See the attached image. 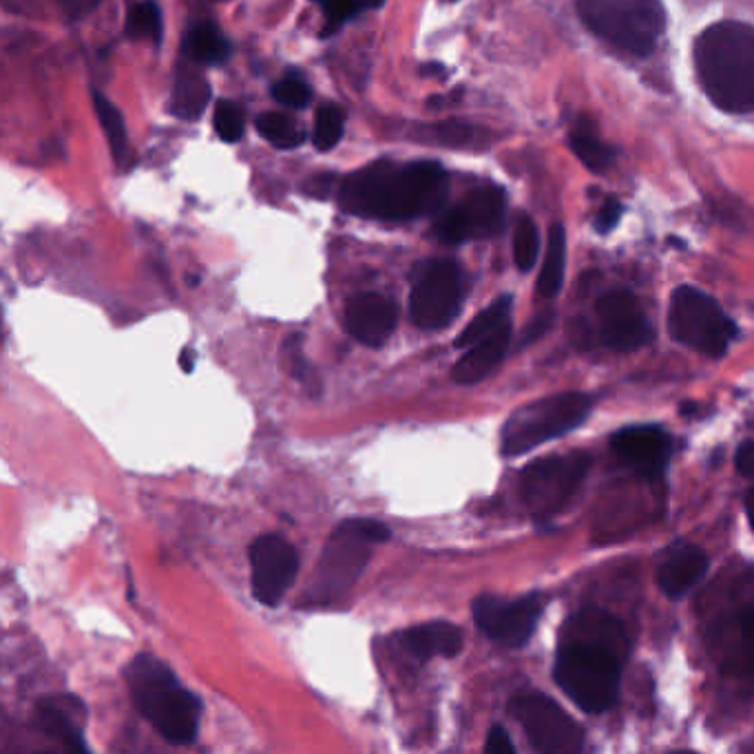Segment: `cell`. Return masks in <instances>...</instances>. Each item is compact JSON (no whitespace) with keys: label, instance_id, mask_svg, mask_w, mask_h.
<instances>
[{"label":"cell","instance_id":"cell-27","mask_svg":"<svg viewBox=\"0 0 754 754\" xmlns=\"http://www.w3.org/2000/svg\"><path fill=\"white\" fill-rule=\"evenodd\" d=\"M93 106H95L97 120H100L102 131H104V135L109 140V146H111V153H113L115 162L120 166L126 164V157H128V135H126V126H124L122 113L100 91H93Z\"/></svg>","mask_w":754,"mask_h":754},{"label":"cell","instance_id":"cell-14","mask_svg":"<svg viewBox=\"0 0 754 754\" xmlns=\"http://www.w3.org/2000/svg\"><path fill=\"white\" fill-rule=\"evenodd\" d=\"M252 593L266 607H277L299 574V554L281 536L268 534L250 547Z\"/></svg>","mask_w":754,"mask_h":754},{"label":"cell","instance_id":"cell-11","mask_svg":"<svg viewBox=\"0 0 754 754\" xmlns=\"http://www.w3.org/2000/svg\"><path fill=\"white\" fill-rule=\"evenodd\" d=\"M509 713L540 753H578L585 744L582 729L547 695H516L509 704Z\"/></svg>","mask_w":754,"mask_h":754},{"label":"cell","instance_id":"cell-24","mask_svg":"<svg viewBox=\"0 0 754 754\" xmlns=\"http://www.w3.org/2000/svg\"><path fill=\"white\" fill-rule=\"evenodd\" d=\"M184 53L197 64H219L228 58L230 47L215 24L202 22L186 33Z\"/></svg>","mask_w":754,"mask_h":754},{"label":"cell","instance_id":"cell-45","mask_svg":"<svg viewBox=\"0 0 754 754\" xmlns=\"http://www.w3.org/2000/svg\"><path fill=\"white\" fill-rule=\"evenodd\" d=\"M423 73H427V75L445 73V66H441V64H425V66H423Z\"/></svg>","mask_w":754,"mask_h":754},{"label":"cell","instance_id":"cell-25","mask_svg":"<svg viewBox=\"0 0 754 754\" xmlns=\"http://www.w3.org/2000/svg\"><path fill=\"white\" fill-rule=\"evenodd\" d=\"M565 266H567V237L560 224H554L549 230V246L543 261V270L538 277V292L547 299L556 297L565 281Z\"/></svg>","mask_w":754,"mask_h":754},{"label":"cell","instance_id":"cell-17","mask_svg":"<svg viewBox=\"0 0 754 754\" xmlns=\"http://www.w3.org/2000/svg\"><path fill=\"white\" fill-rule=\"evenodd\" d=\"M396 321V303L376 292H361L345 306L348 332L370 348H381L392 337Z\"/></svg>","mask_w":754,"mask_h":754},{"label":"cell","instance_id":"cell-36","mask_svg":"<svg viewBox=\"0 0 754 754\" xmlns=\"http://www.w3.org/2000/svg\"><path fill=\"white\" fill-rule=\"evenodd\" d=\"M436 133V140L445 146H472L476 140H478V131L472 126V124H465V122H458V120H450V122H443L434 128Z\"/></svg>","mask_w":754,"mask_h":754},{"label":"cell","instance_id":"cell-8","mask_svg":"<svg viewBox=\"0 0 754 754\" xmlns=\"http://www.w3.org/2000/svg\"><path fill=\"white\" fill-rule=\"evenodd\" d=\"M669 330L686 348L720 359L737 337V326L722 306L693 286H680L671 297Z\"/></svg>","mask_w":754,"mask_h":754},{"label":"cell","instance_id":"cell-22","mask_svg":"<svg viewBox=\"0 0 754 754\" xmlns=\"http://www.w3.org/2000/svg\"><path fill=\"white\" fill-rule=\"evenodd\" d=\"M208 102H210L208 80L195 66L179 64L171 95V111L186 122H195L204 115Z\"/></svg>","mask_w":754,"mask_h":754},{"label":"cell","instance_id":"cell-1","mask_svg":"<svg viewBox=\"0 0 754 754\" xmlns=\"http://www.w3.org/2000/svg\"><path fill=\"white\" fill-rule=\"evenodd\" d=\"M627 653L629 640L622 622L611 613L585 609L565 629L556 682L585 713H605L618 702Z\"/></svg>","mask_w":754,"mask_h":754},{"label":"cell","instance_id":"cell-29","mask_svg":"<svg viewBox=\"0 0 754 754\" xmlns=\"http://www.w3.org/2000/svg\"><path fill=\"white\" fill-rule=\"evenodd\" d=\"M257 131L277 148H295L303 142L306 133L297 122L283 113H264L257 117Z\"/></svg>","mask_w":754,"mask_h":754},{"label":"cell","instance_id":"cell-41","mask_svg":"<svg viewBox=\"0 0 754 754\" xmlns=\"http://www.w3.org/2000/svg\"><path fill=\"white\" fill-rule=\"evenodd\" d=\"M737 469L742 476L754 478V443L748 441L737 450Z\"/></svg>","mask_w":754,"mask_h":754},{"label":"cell","instance_id":"cell-46","mask_svg":"<svg viewBox=\"0 0 754 754\" xmlns=\"http://www.w3.org/2000/svg\"><path fill=\"white\" fill-rule=\"evenodd\" d=\"M317 2H326V0H317Z\"/></svg>","mask_w":754,"mask_h":754},{"label":"cell","instance_id":"cell-23","mask_svg":"<svg viewBox=\"0 0 754 754\" xmlns=\"http://www.w3.org/2000/svg\"><path fill=\"white\" fill-rule=\"evenodd\" d=\"M724 664L735 675L754 680V611H746L735 620L733 638L724 653Z\"/></svg>","mask_w":754,"mask_h":754},{"label":"cell","instance_id":"cell-26","mask_svg":"<svg viewBox=\"0 0 754 754\" xmlns=\"http://www.w3.org/2000/svg\"><path fill=\"white\" fill-rule=\"evenodd\" d=\"M574 153L596 173L607 171L613 164V151L598 137L589 120H580L571 131Z\"/></svg>","mask_w":754,"mask_h":754},{"label":"cell","instance_id":"cell-4","mask_svg":"<svg viewBox=\"0 0 754 754\" xmlns=\"http://www.w3.org/2000/svg\"><path fill=\"white\" fill-rule=\"evenodd\" d=\"M135 709L175 746H188L199 733V700L186 691L173 671L153 655H137L126 669Z\"/></svg>","mask_w":754,"mask_h":754},{"label":"cell","instance_id":"cell-30","mask_svg":"<svg viewBox=\"0 0 754 754\" xmlns=\"http://www.w3.org/2000/svg\"><path fill=\"white\" fill-rule=\"evenodd\" d=\"M343 128H345V111L337 104H323L314 115L312 142L317 151H332L341 142Z\"/></svg>","mask_w":754,"mask_h":754},{"label":"cell","instance_id":"cell-28","mask_svg":"<svg viewBox=\"0 0 754 754\" xmlns=\"http://www.w3.org/2000/svg\"><path fill=\"white\" fill-rule=\"evenodd\" d=\"M512 312V297H500L492 306H487L478 317L469 321V326L458 334L456 348H472L487 334H492L496 328H500L505 321H509Z\"/></svg>","mask_w":754,"mask_h":754},{"label":"cell","instance_id":"cell-32","mask_svg":"<svg viewBox=\"0 0 754 754\" xmlns=\"http://www.w3.org/2000/svg\"><path fill=\"white\" fill-rule=\"evenodd\" d=\"M126 33L131 38H151L153 42H159L162 38V16L153 0L140 2L128 11L126 20Z\"/></svg>","mask_w":754,"mask_h":754},{"label":"cell","instance_id":"cell-19","mask_svg":"<svg viewBox=\"0 0 754 754\" xmlns=\"http://www.w3.org/2000/svg\"><path fill=\"white\" fill-rule=\"evenodd\" d=\"M709 571V556L698 547H682L660 567V589L671 598L680 600L695 589Z\"/></svg>","mask_w":754,"mask_h":754},{"label":"cell","instance_id":"cell-42","mask_svg":"<svg viewBox=\"0 0 754 754\" xmlns=\"http://www.w3.org/2000/svg\"><path fill=\"white\" fill-rule=\"evenodd\" d=\"M179 365L184 368V372H193L195 365V352L190 348H184L179 354Z\"/></svg>","mask_w":754,"mask_h":754},{"label":"cell","instance_id":"cell-15","mask_svg":"<svg viewBox=\"0 0 754 754\" xmlns=\"http://www.w3.org/2000/svg\"><path fill=\"white\" fill-rule=\"evenodd\" d=\"M600 339L609 350L633 352L651 339V326L640 299L629 290H613L598 299Z\"/></svg>","mask_w":754,"mask_h":754},{"label":"cell","instance_id":"cell-39","mask_svg":"<svg viewBox=\"0 0 754 754\" xmlns=\"http://www.w3.org/2000/svg\"><path fill=\"white\" fill-rule=\"evenodd\" d=\"M485 751H487V753L505 754L514 753L516 748H514V744H512L507 731H505L503 726H494V729L489 731V735H487Z\"/></svg>","mask_w":754,"mask_h":754},{"label":"cell","instance_id":"cell-3","mask_svg":"<svg viewBox=\"0 0 754 754\" xmlns=\"http://www.w3.org/2000/svg\"><path fill=\"white\" fill-rule=\"evenodd\" d=\"M695 66L709 97L729 113L754 111V27L711 24L695 42Z\"/></svg>","mask_w":754,"mask_h":754},{"label":"cell","instance_id":"cell-31","mask_svg":"<svg viewBox=\"0 0 754 754\" xmlns=\"http://www.w3.org/2000/svg\"><path fill=\"white\" fill-rule=\"evenodd\" d=\"M540 252V237L534 219L529 215H520L514 230V259L518 270L527 272L536 266Z\"/></svg>","mask_w":754,"mask_h":754},{"label":"cell","instance_id":"cell-6","mask_svg":"<svg viewBox=\"0 0 754 754\" xmlns=\"http://www.w3.org/2000/svg\"><path fill=\"white\" fill-rule=\"evenodd\" d=\"M585 24L613 47L649 55L667 27L662 0H578Z\"/></svg>","mask_w":754,"mask_h":754},{"label":"cell","instance_id":"cell-37","mask_svg":"<svg viewBox=\"0 0 754 754\" xmlns=\"http://www.w3.org/2000/svg\"><path fill=\"white\" fill-rule=\"evenodd\" d=\"M361 4L359 0H326L323 2V16H326V24L321 29V35L328 38L332 35L350 16L359 13Z\"/></svg>","mask_w":754,"mask_h":754},{"label":"cell","instance_id":"cell-34","mask_svg":"<svg viewBox=\"0 0 754 754\" xmlns=\"http://www.w3.org/2000/svg\"><path fill=\"white\" fill-rule=\"evenodd\" d=\"M272 95L279 104L292 106V109H303L312 100V89L299 80V78H286L272 86Z\"/></svg>","mask_w":754,"mask_h":754},{"label":"cell","instance_id":"cell-35","mask_svg":"<svg viewBox=\"0 0 754 754\" xmlns=\"http://www.w3.org/2000/svg\"><path fill=\"white\" fill-rule=\"evenodd\" d=\"M281 354L286 359V365H288L290 374L297 381H301L306 385H314L312 374H310V365H308L303 348H301V337L299 334H292L290 339H286V343L281 345Z\"/></svg>","mask_w":754,"mask_h":754},{"label":"cell","instance_id":"cell-40","mask_svg":"<svg viewBox=\"0 0 754 754\" xmlns=\"http://www.w3.org/2000/svg\"><path fill=\"white\" fill-rule=\"evenodd\" d=\"M100 0H60L69 20H80L97 7Z\"/></svg>","mask_w":754,"mask_h":754},{"label":"cell","instance_id":"cell-33","mask_svg":"<svg viewBox=\"0 0 754 754\" xmlns=\"http://www.w3.org/2000/svg\"><path fill=\"white\" fill-rule=\"evenodd\" d=\"M244 113L230 100H219L215 104V131L224 142H239L244 135Z\"/></svg>","mask_w":754,"mask_h":754},{"label":"cell","instance_id":"cell-2","mask_svg":"<svg viewBox=\"0 0 754 754\" xmlns=\"http://www.w3.org/2000/svg\"><path fill=\"white\" fill-rule=\"evenodd\" d=\"M447 197V177L436 162H374L345 177L343 210L372 219H416L436 213Z\"/></svg>","mask_w":754,"mask_h":754},{"label":"cell","instance_id":"cell-38","mask_svg":"<svg viewBox=\"0 0 754 754\" xmlns=\"http://www.w3.org/2000/svg\"><path fill=\"white\" fill-rule=\"evenodd\" d=\"M622 213H624V208H622V204L616 199V197H609L607 202H605V206L600 208V213H598V217H596V228H598V233H611L616 226H618V221L622 219Z\"/></svg>","mask_w":754,"mask_h":754},{"label":"cell","instance_id":"cell-21","mask_svg":"<svg viewBox=\"0 0 754 754\" xmlns=\"http://www.w3.org/2000/svg\"><path fill=\"white\" fill-rule=\"evenodd\" d=\"M403 644L419 660L456 658L463 651L465 636L452 622H427L405 631Z\"/></svg>","mask_w":754,"mask_h":754},{"label":"cell","instance_id":"cell-43","mask_svg":"<svg viewBox=\"0 0 754 754\" xmlns=\"http://www.w3.org/2000/svg\"><path fill=\"white\" fill-rule=\"evenodd\" d=\"M746 512H748V520H751V527L754 529V489L751 492V496L746 498Z\"/></svg>","mask_w":754,"mask_h":754},{"label":"cell","instance_id":"cell-13","mask_svg":"<svg viewBox=\"0 0 754 754\" xmlns=\"http://www.w3.org/2000/svg\"><path fill=\"white\" fill-rule=\"evenodd\" d=\"M543 618V602L538 596L518 600H503L496 596H481L474 600L476 627L496 644L507 649L525 647Z\"/></svg>","mask_w":754,"mask_h":754},{"label":"cell","instance_id":"cell-12","mask_svg":"<svg viewBox=\"0 0 754 754\" xmlns=\"http://www.w3.org/2000/svg\"><path fill=\"white\" fill-rule=\"evenodd\" d=\"M505 206V193L498 186H478L438 219L436 235L445 244L494 237L503 230Z\"/></svg>","mask_w":754,"mask_h":754},{"label":"cell","instance_id":"cell-10","mask_svg":"<svg viewBox=\"0 0 754 754\" xmlns=\"http://www.w3.org/2000/svg\"><path fill=\"white\" fill-rule=\"evenodd\" d=\"M463 303V272L452 259L425 261L412 286V321L427 332L450 326Z\"/></svg>","mask_w":754,"mask_h":754},{"label":"cell","instance_id":"cell-47","mask_svg":"<svg viewBox=\"0 0 754 754\" xmlns=\"http://www.w3.org/2000/svg\"><path fill=\"white\" fill-rule=\"evenodd\" d=\"M447 2H452V0H447Z\"/></svg>","mask_w":754,"mask_h":754},{"label":"cell","instance_id":"cell-5","mask_svg":"<svg viewBox=\"0 0 754 754\" xmlns=\"http://www.w3.org/2000/svg\"><path fill=\"white\" fill-rule=\"evenodd\" d=\"M388 538L390 529L376 520L359 518L339 525L319 558L308 598L317 605H323L343 596L365 569L372 545L385 543Z\"/></svg>","mask_w":754,"mask_h":754},{"label":"cell","instance_id":"cell-18","mask_svg":"<svg viewBox=\"0 0 754 754\" xmlns=\"http://www.w3.org/2000/svg\"><path fill=\"white\" fill-rule=\"evenodd\" d=\"M509 339H512V323L505 321L492 334L474 343L467 350V354L454 365V372H452L454 381L461 385H474L483 381L487 374H492L496 365L503 361V357L507 354Z\"/></svg>","mask_w":754,"mask_h":754},{"label":"cell","instance_id":"cell-7","mask_svg":"<svg viewBox=\"0 0 754 754\" xmlns=\"http://www.w3.org/2000/svg\"><path fill=\"white\" fill-rule=\"evenodd\" d=\"M591 407L593 401L589 394L565 392L516 410L503 427V454L520 456L576 430Z\"/></svg>","mask_w":754,"mask_h":754},{"label":"cell","instance_id":"cell-16","mask_svg":"<svg viewBox=\"0 0 754 754\" xmlns=\"http://www.w3.org/2000/svg\"><path fill=\"white\" fill-rule=\"evenodd\" d=\"M611 447L618 458L649 478L664 474L671 458V436L658 425L624 427L611 438Z\"/></svg>","mask_w":754,"mask_h":754},{"label":"cell","instance_id":"cell-9","mask_svg":"<svg viewBox=\"0 0 754 754\" xmlns=\"http://www.w3.org/2000/svg\"><path fill=\"white\" fill-rule=\"evenodd\" d=\"M589 456L565 454L531 463L523 474V498L536 520L558 516L580 489L587 472Z\"/></svg>","mask_w":754,"mask_h":754},{"label":"cell","instance_id":"cell-20","mask_svg":"<svg viewBox=\"0 0 754 754\" xmlns=\"http://www.w3.org/2000/svg\"><path fill=\"white\" fill-rule=\"evenodd\" d=\"M80 702L73 698H53L44 700L38 706V726L40 731L60 742L66 751H86V744L82 740V715H75L73 709H78Z\"/></svg>","mask_w":754,"mask_h":754},{"label":"cell","instance_id":"cell-44","mask_svg":"<svg viewBox=\"0 0 754 754\" xmlns=\"http://www.w3.org/2000/svg\"><path fill=\"white\" fill-rule=\"evenodd\" d=\"M383 2H385V0H359L361 11H363V9H379Z\"/></svg>","mask_w":754,"mask_h":754}]
</instances>
